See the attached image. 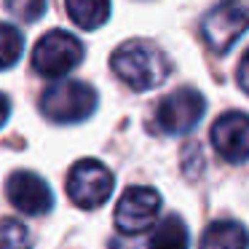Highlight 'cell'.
Masks as SVG:
<instances>
[{
  "instance_id": "1",
  "label": "cell",
  "mask_w": 249,
  "mask_h": 249,
  "mask_svg": "<svg viewBox=\"0 0 249 249\" xmlns=\"http://www.w3.org/2000/svg\"><path fill=\"white\" fill-rule=\"evenodd\" d=\"M113 72L121 83L134 91H150L158 89L172 75V59L158 46L147 40H129L124 43L110 59Z\"/></svg>"
},
{
  "instance_id": "2",
  "label": "cell",
  "mask_w": 249,
  "mask_h": 249,
  "mask_svg": "<svg viewBox=\"0 0 249 249\" xmlns=\"http://www.w3.org/2000/svg\"><path fill=\"white\" fill-rule=\"evenodd\" d=\"M97 107V91L83 81L51 83L40 94V110L54 124H78L86 121Z\"/></svg>"
},
{
  "instance_id": "3",
  "label": "cell",
  "mask_w": 249,
  "mask_h": 249,
  "mask_svg": "<svg viewBox=\"0 0 249 249\" xmlns=\"http://www.w3.org/2000/svg\"><path fill=\"white\" fill-rule=\"evenodd\" d=\"M249 30V0H222L204 17L201 35L214 54H228Z\"/></svg>"
},
{
  "instance_id": "4",
  "label": "cell",
  "mask_w": 249,
  "mask_h": 249,
  "mask_svg": "<svg viewBox=\"0 0 249 249\" xmlns=\"http://www.w3.org/2000/svg\"><path fill=\"white\" fill-rule=\"evenodd\" d=\"M83 59V43L65 30H51L35 43L33 67L43 78H62Z\"/></svg>"
},
{
  "instance_id": "5",
  "label": "cell",
  "mask_w": 249,
  "mask_h": 249,
  "mask_svg": "<svg viewBox=\"0 0 249 249\" xmlns=\"http://www.w3.org/2000/svg\"><path fill=\"white\" fill-rule=\"evenodd\" d=\"M204 110H206V99L196 89L185 86L166 94L156 105L153 124H156V129L161 134H188L204 118Z\"/></svg>"
},
{
  "instance_id": "6",
  "label": "cell",
  "mask_w": 249,
  "mask_h": 249,
  "mask_svg": "<svg viewBox=\"0 0 249 249\" xmlns=\"http://www.w3.org/2000/svg\"><path fill=\"white\" fill-rule=\"evenodd\" d=\"M113 185H115V179L105 163L83 158V161H78L70 169L67 196L81 209H97V206H102L113 196Z\"/></svg>"
},
{
  "instance_id": "7",
  "label": "cell",
  "mask_w": 249,
  "mask_h": 249,
  "mask_svg": "<svg viewBox=\"0 0 249 249\" xmlns=\"http://www.w3.org/2000/svg\"><path fill=\"white\" fill-rule=\"evenodd\" d=\"M161 212V196L153 188H129L115 206V228L126 236L145 233L156 225Z\"/></svg>"
},
{
  "instance_id": "8",
  "label": "cell",
  "mask_w": 249,
  "mask_h": 249,
  "mask_svg": "<svg viewBox=\"0 0 249 249\" xmlns=\"http://www.w3.org/2000/svg\"><path fill=\"white\" fill-rule=\"evenodd\" d=\"M212 145L228 163L249 161V115L231 110L212 126Z\"/></svg>"
},
{
  "instance_id": "9",
  "label": "cell",
  "mask_w": 249,
  "mask_h": 249,
  "mask_svg": "<svg viewBox=\"0 0 249 249\" xmlns=\"http://www.w3.org/2000/svg\"><path fill=\"white\" fill-rule=\"evenodd\" d=\"M8 201L17 206L22 214H46L54 206V193L46 185L43 177H38L35 172H14L6 182Z\"/></svg>"
},
{
  "instance_id": "10",
  "label": "cell",
  "mask_w": 249,
  "mask_h": 249,
  "mask_svg": "<svg viewBox=\"0 0 249 249\" xmlns=\"http://www.w3.org/2000/svg\"><path fill=\"white\" fill-rule=\"evenodd\" d=\"M201 249H249V233L233 220H220L206 228Z\"/></svg>"
},
{
  "instance_id": "11",
  "label": "cell",
  "mask_w": 249,
  "mask_h": 249,
  "mask_svg": "<svg viewBox=\"0 0 249 249\" xmlns=\"http://www.w3.org/2000/svg\"><path fill=\"white\" fill-rule=\"evenodd\" d=\"M67 14L81 30H97L110 19V0H67Z\"/></svg>"
},
{
  "instance_id": "12",
  "label": "cell",
  "mask_w": 249,
  "mask_h": 249,
  "mask_svg": "<svg viewBox=\"0 0 249 249\" xmlns=\"http://www.w3.org/2000/svg\"><path fill=\"white\" fill-rule=\"evenodd\" d=\"M145 249H188V228L177 214H169L156 233L150 236Z\"/></svg>"
},
{
  "instance_id": "13",
  "label": "cell",
  "mask_w": 249,
  "mask_h": 249,
  "mask_svg": "<svg viewBox=\"0 0 249 249\" xmlns=\"http://www.w3.org/2000/svg\"><path fill=\"white\" fill-rule=\"evenodd\" d=\"M24 51V38L14 24H0V70L14 67Z\"/></svg>"
},
{
  "instance_id": "14",
  "label": "cell",
  "mask_w": 249,
  "mask_h": 249,
  "mask_svg": "<svg viewBox=\"0 0 249 249\" xmlns=\"http://www.w3.org/2000/svg\"><path fill=\"white\" fill-rule=\"evenodd\" d=\"M33 238L19 220H0V249H30Z\"/></svg>"
},
{
  "instance_id": "15",
  "label": "cell",
  "mask_w": 249,
  "mask_h": 249,
  "mask_svg": "<svg viewBox=\"0 0 249 249\" xmlns=\"http://www.w3.org/2000/svg\"><path fill=\"white\" fill-rule=\"evenodd\" d=\"M49 0H6V8L22 22H38L46 14Z\"/></svg>"
},
{
  "instance_id": "16",
  "label": "cell",
  "mask_w": 249,
  "mask_h": 249,
  "mask_svg": "<svg viewBox=\"0 0 249 249\" xmlns=\"http://www.w3.org/2000/svg\"><path fill=\"white\" fill-rule=\"evenodd\" d=\"M236 81H238V86H241L244 91L249 94V49H247V54H244L241 65H238V75H236Z\"/></svg>"
},
{
  "instance_id": "17",
  "label": "cell",
  "mask_w": 249,
  "mask_h": 249,
  "mask_svg": "<svg viewBox=\"0 0 249 249\" xmlns=\"http://www.w3.org/2000/svg\"><path fill=\"white\" fill-rule=\"evenodd\" d=\"M8 113H11V105H8V99L0 94V126L8 121Z\"/></svg>"
}]
</instances>
